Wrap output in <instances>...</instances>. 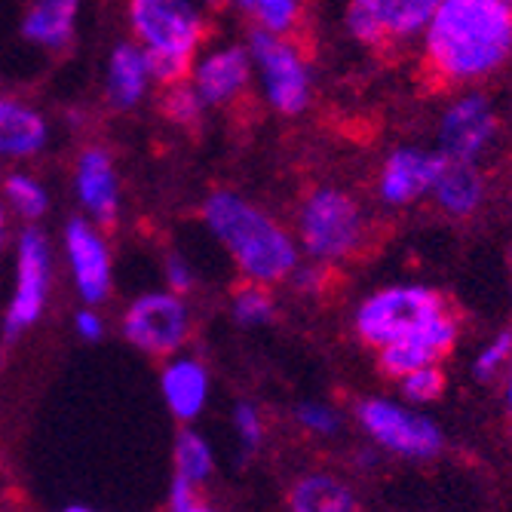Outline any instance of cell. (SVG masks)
Wrapping results in <instances>:
<instances>
[{"label": "cell", "mask_w": 512, "mask_h": 512, "mask_svg": "<svg viewBox=\"0 0 512 512\" xmlns=\"http://www.w3.org/2000/svg\"><path fill=\"white\" fill-rule=\"evenodd\" d=\"M353 335L378 353V368L399 381L421 365H442L460 341V316L427 283H390L353 310Z\"/></svg>", "instance_id": "cell-1"}, {"label": "cell", "mask_w": 512, "mask_h": 512, "mask_svg": "<svg viewBox=\"0 0 512 512\" xmlns=\"http://www.w3.org/2000/svg\"><path fill=\"white\" fill-rule=\"evenodd\" d=\"M430 80L467 89L512 59V4L503 0H442L417 37Z\"/></svg>", "instance_id": "cell-2"}, {"label": "cell", "mask_w": 512, "mask_h": 512, "mask_svg": "<svg viewBox=\"0 0 512 512\" xmlns=\"http://www.w3.org/2000/svg\"><path fill=\"white\" fill-rule=\"evenodd\" d=\"M200 221L243 283L283 286L301 264L295 230L234 188H215L200 206Z\"/></svg>", "instance_id": "cell-3"}, {"label": "cell", "mask_w": 512, "mask_h": 512, "mask_svg": "<svg viewBox=\"0 0 512 512\" xmlns=\"http://www.w3.org/2000/svg\"><path fill=\"white\" fill-rule=\"evenodd\" d=\"M123 19L129 37L148 53L157 89L188 77L212 34V13L194 0H126Z\"/></svg>", "instance_id": "cell-4"}, {"label": "cell", "mask_w": 512, "mask_h": 512, "mask_svg": "<svg viewBox=\"0 0 512 512\" xmlns=\"http://www.w3.org/2000/svg\"><path fill=\"white\" fill-rule=\"evenodd\" d=\"M371 234V215L362 200L341 184H313L295 209V240L304 261L341 267L362 255Z\"/></svg>", "instance_id": "cell-5"}, {"label": "cell", "mask_w": 512, "mask_h": 512, "mask_svg": "<svg viewBox=\"0 0 512 512\" xmlns=\"http://www.w3.org/2000/svg\"><path fill=\"white\" fill-rule=\"evenodd\" d=\"M246 46L252 56L255 89L261 102L276 117H301L304 111H310L316 74L298 37L249 31Z\"/></svg>", "instance_id": "cell-6"}, {"label": "cell", "mask_w": 512, "mask_h": 512, "mask_svg": "<svg viewBox=\"0 0 512 512\" xmlns=\"http://www.w3.org/2000/svg\"><path fill=\"white\" fill-rule=\"evenodd\" d=\"M197 332V316L188 295L166 286L138 292L120 313V338L142 356L166 359L188 350Z\"/></svg>", "instance_id": "cell-7"}, {"label": "cell", "mask_w": 512, "mask_h": 512, "mask_svg": "<svg viewBox=\"0 0 512 512\" xmlns=\"http://www.w3.org/2000/svg\"><path fill=\"white\" fill-rule=\"evenodd\" d=\"M56 255L40 224H22L13 237V289L4 310V338L16 341L43 319L53 298Z\"/></svg>", "instance_id": "cell-8"}, {"label": "cell", "mask_w": 512, "mask_h": 512, "mask_svg": "<svg viewBox=\"0 0 512 512\" xmlns=\"http://www.w3.org/2000/svg\"><path fill=\"white\" fill-rule=\"evenodd\" d=\"M353 417L368 442L384 454H396L405 460H433L445 448L439 424L417 405L387 396H365L356 402Z\"/></svg>", "instance_id": "cell-9"}, {"label": "cell", "mask_w": 512, "mask_h": 512, "mask_svg": "<svg viewBox=\"0 0 512 512\" xmlns=\"http://www.w3.org/2000/svg\"><path fill=\"white\" fill-rule=\"evenodd\" d=\"M442 0H344V34L362 50H402L427 28Z\"/></svg>", "instance_id": "cell-10"}, {"label": "cell", "mask_w": 512, "mask_h": 512, "mask_svg": "<svg viewBox=\"0 0 512 512\" xmlns=\"http://www.w3.org/2000/svg\"><path fill=\"white\" fill-rule=\"evenodd\" d=\"M62 261L80 304H108L114 295V249L108 230L80 212L62 224Z\"/></svg>", "instance_id": "cell-11"}, {"label": "cell", "mask_w": 512, "mask_h": 512, "mask_svg": "<svg viewBox=\"0 0 512 512\" xmlns=\"http://www.w3.org/2000/svg\"><path fill=\"white\" fill-rule=\"evenodd\" d=\"M184 80L191 83L209 114L240 105L246 92L255 89V71L246 40H209L191 62Z\"/></svg>", "instance_id": "cell-12"}, {"label": "cell", "mask_w": 512, "mask_h": 512, "mask_svg": "<svg viewBox=\"0 0 512 512\" xmlns=\"http://www.w3.org/2000/svg\"><path fill=\"white\" fill-rule=\"evenodd\" d=\"M497 138V111L485 92L467 86L445 105L436 126V151L448 163H479Z\"/></svg>", "instance_id": "cell-13"}, {"label": "cell", "mask_w": 512, "mask_h": 512, "mask_svg": "<svg viewBox=\"0 0 512 512\" xmlns=\"http://www.w3.org/2000/svg\"><path fill=\"white\" fill-rule=\"evenodd\" d=\"M71 194L83 218L111 230L123 215V178L108 145H83L71 166Z\"/></svg>", "instance_id": "cell-14"}, {"label": "cell", "mask_w": 512, "mask_h": 512, "mask_svg": "<svg viewBox=\"0 0 512 512\" xmlns=\"http://www.w3.org/2000/svg\"><path fill=\"white\" fill-rule=\"evenodd\" d=\"M445 166L436 148L424 145H396L378 166L375 194L387 209H408L433 194V184Z\"/></svg>", "instance_id": "cell-15"}, {"label": "cell", "mask_w": 512, "mask_h": 512, "mask_svg": "<svg viewBox=\"0 0 512 512\" xmlns=\"http://www.w3.org/2000/svg\"><path fill=\"white\" fill-rule=\"evenodd\" d=\"M157 92V80L148 62V53L132 37H123L111 46L102 74V99L114 114H132L145 108Z\"/></svg>", "instance_id": "cell-16"}, {"label": "cell", "mask_w": 512, "mask_h": 512, "mask_svg": "<svg viewBox=\"0 0 512 512\" xmlns=\"http://www.w3.org/2000/svg\"><path fill=\"white\" fill-rule=\"evenodd\" d=\"M160 396L178 424H197L212 399V371L203 356L181 350L160 359Z\"/></svg>", "instance_id": "cell-17"}, {"label": "cell", "mask_w": 512, "mask_h": 512, "mask_svg": "<svg viewBox=\"0 0 512 512\" xmlns=\"http://www.w3.org/2000/svg\"><path fill=\"white\" fill-rule=\"evenodd\" d=\"M53 142L46 114L22 96L0 89V163H31Z\"/></svg>", "instance_id": "cell-18"}, {"label": "cell", "mask_w": 512, "mask_h": 512, "mask_svg": "<svg viewBox=\"0 0 512 512\" xmlns=\"http://www.w3.org/2000/svg\"><path fill=\"white\" fill-rule=\"evenodd\" d=\"M83 4L86 0H31L19 22L25 43L43 53H65L77 37Z\"/></svg>", "instance_id": "cell-19"}, {"label": "cell", "mask_w": 512, "mask_h": 512, "mask_svg": "<svg viewBox=\"0 0 512 512\" xmlns=\"http://www.w3.org/2000/svg\"><path fill=\"white\" fill-rule=\"evenodd\" d=\"M488 197V184L479 163H448L442 166L430 200L448 218H473Z\"/></svg>", "instance_id": "cell-20"}, {"label": "cell", "mask_w": 512, "mask_h": 512, "mask_svg": "<svg viewBox=\"0 0 512 512\" xmlns=\"http://www.w3.org/2000/svg\"><path fill=\"white\" fill-rule=\"evenodd\" d=\"M249 31L298 37L307 19V0H224Z\"/></svg>", "instance_id": "cell-21"}, {"label": "cell", "mask_w": 512, "mask_h": 512, "mask_svg": "<svg viewBox=\"0 0 512 512\" xmlns=\"http://www.w3.org/2000/svg\"><path fill=\"white\" fill-rule=\"evenodd\" d=\"M289 512H359L353 488L335 473H304L289 494Z\"/></svg>", "instance_id": "cell-22"}, {"label": "cell", "mask_w": 512, "mask_h": 512, "mask_svg": "<svg viewBox=\"0 0 512 512\" xmlns=\"http://www.w3.org/2000/svg\"><path fill=\"white\" fill-rule=\"evenodd\" d=\"M0 197H4L10 215L22 224H40L53 209L50 188L28 169H13L0 181Z\"/></svg>", "instance_id": "cell-23"}, {"label": "cell", "mask_w": 512, "mask_h": 512, "mask_svg": "<svg viewBox=\"0 0 512 512\" xmlns=\"http://www.w3.org/2000/svg\"><path fill=\"white\" fill-rule=\"evenodd\" d=\"M172 476L181 482H191L197 488H203L215 476L212 442L194 424H181L172 442Z\"/></svg>", "instance_id": "cell-24"}, {"label": "cell", "mask_w": 512, "mask_h": 512, "mask_svg": "<svg viewBox=\"0 0 512 512\" xmlns=\"http://www.w3.org/2000/svg\"><path fill=\"white\" fill-rule=\"evenodd\" d=\"M227 313L240 329H264L276 319V295L270 286H258V283H240L230 295Z\"/></svg>", "instance_id": "cell-25"}, {"label": "cell", "mask_w": 512, "mask_h": 512, "mask_svg": "<svg viewBox=\"0 0 512 512\" xmlns=\"http://www.w3.org/2000/svg\"><path fill=\"white\" fill-rule=\"evenodd\" d=\"M160 114L175 126V129H197L206 120V108L197 99L188 80H178L169 86H160Z\"/></svg>", "instance_id": "cell-26"}, {"label": "cell", "mask_w": 512, "mask_h": 512, "mask_svg": "<svg viewBox=\"0 0 512 512\" xmlns=\"http://www.w3.org/2000/svg\"><path fill=\"white\" fill-rule=\"evenodd\" d=\"M295 424L313 439H338L344 430V417L335 405L322 399H304L295 405Z\"/></svg>", "instance_id": "cell-27"}, {"label": "cell", "mask_w": 512, "mask_h": 512, "mask_svg": "<svg viewBox=\"0 0 512 512\" xmlns=\"http://www.w3.org/2000/svg\"><path fill=\"white\" fill-rule=\"evenodd\" d=\"M399 393H402V402L408 405H430L436 402L445 387H448V378H445V371L442 365H421V368H414L408 371V375H402L399 381Z\"/></svg>", "instance_id": "cell-28"}, {"label": "cell", "mask_w": 512, "mask_h": 512, "mask_svg": "<svg viewBox=\"0 0 512 512\" xmlns=\"http://www.w3.org/2000/svg\"><path fill=\"white\" fill-rule=\"evenodd\" d=\"M230 427H234L237 436V448L243 457H252L255 451H261L264 439H267V421L261 405H255L252 399H243L230 411Z\"/></svg>", "instance_id": "cell-29"}, {"label": "cell", "mask_w": 512, "mask_h": 512, "mask_svg": "<svg viewBox=\"0 0 512 512\" xmlns=\"http://www.w3.org/2000/svg\"><path fill=\"white\" fill-rule=\"evenodd\" d=\"M509 359H512V329H500L473 356V378L482 384H491L506 371Z\"/></svg>", "instance_id": "cell-30"}, {"label": "cell", "mask_w": 512, "mask_h": 512, "mask_svg": "<svg viewBox=\"0 0 512 512\" xmlns=\"http://www.w3.org/2000/svg\"><path fill=\"white\" fill-rule=\"evenodd\" d=\"M163 286L178 292V295H191L197 289V267L191 264V258L184 252L169 249L163 255Z\"/></svg>", "instance_id": "cell-31"}, {"label": "cell", "mask_w": 512, "mask_h": 512, "mask_svg": "<svg viewBox=\"0 0 512 512\" xmlns=\"http://www.w3.org/2000/svg\"><path fill=\"white\" fill-rule=\"evenodd\" d=\"M166 509H169V512H218V509L200 494L197 485L181 482V479H175V476H172V482H169Z\"/></svg>", "instance_id": "cell-32"}, {"label": "cell", "mask_w": 512, "mask_h": 512, "mask_svg": "<svg viewBox=\"0 0 512 512\" xmlns=\"http://www.w3.org/2000/svg\"><path fill=\"white\" fill-rule=\"evenodd\" d=\"M74 335L83 344H99L108 335V319L102 316V310L96 304H80L74 310Z\"/></svg>", "instance_id": "cell-33"}, {"label": "cell", "mask_w": 512, "mask_h": 512, "mask_svg": "<svg viewBox=\"0 0 512 512\" xmlns=\"http://www.w3.org/2000/svg\"><path fill=\"white\" fill-rule=\"evenodd\" d=\"M325 279H329V267L322 264H313V261H304L295 267V273L289 276V286L301 295H319L325 289Z\"/></svg>", "instance_id": "cell-34"}, {"label": "cell", "mask_w": 512, "mask_h": 512, "mask_svg": "<svg viewBox=\"0 0 512 512\" xmlns=\"http://www.w3.org/2000/svg\"><path fill=\"white\" fill-rule=\"evenodd\" d=\"M10 224H13V215H10L4 197H0V255H4L10 246Z\"/></svg>", "instance_id": "cell-35"}, {"label": "cell", "mask_w": 512, "mask_h": 512, "mask_svg": "<svg viewBox=\"0 0 512 512\" xmlns=\"http://www.w3.org/2000/svg\"><path fill=\"white\" fill-rule=\"evenodd\" d=\"M503 405H506V414L512 417V359L503 371Z\"/></svg>", "instance_id": "cell-36"}, {"label": "cell", "mask_w": 512, "mask_h": 512, "mask_svg": "<svg viewBox=\"0 0 512 512\" xmlns=\"http://www.w3.org/2000/svg\"><path fill=\"white\" fill-rule=\"evenodd\" d=\"M194 4H200L206 13H215V10H221V7H224V0H194Z\"/></svg>", "instance_id": "cell-37"}, {"label": "cell", "mask_w": 512, "mask_h": 512, "mask_svg": "<svg viewBox=\"0 0 512 512\" xmlns=\"http://www.w3.org/2000/svg\"><path fill=\"white\" fill-rule=\"evenodd\" d=\"M62 512H99V509H92V506H80V503H74V506H65Z\"/></svg>", "instance_id": "cell-38"}, {"label": "cell", "mask_w": 512, "mask_h": 512, "mask_svg": "<svg viewBox=\"0 0 512 512\" xmlns=\"http://www.w3.org/2000/svg\"><path fill=\"white\" fill-rule=\"evenodd\" d=\"M0 512H7V506H4V503H0Z\"/></svg>", "instance_id": "cell-39"}, {"label": "cell", "mask_w": 512, "mask_h": 512, "mask_svg": "<svg viewBox=\"0 0 512 512\" xmlns=\"http://www.w3.org/2000/svg\"><path fill=\"white\" fill-rule=\"evenodd\" d=\"M503 4H512V0H503Z\"/></svg>", "instance_id": "cell-40"}]
</instances>
